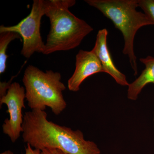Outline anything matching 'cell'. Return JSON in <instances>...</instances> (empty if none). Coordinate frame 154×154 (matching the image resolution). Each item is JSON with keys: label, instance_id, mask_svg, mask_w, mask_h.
Wrapping results in <instances>:
<instances>
[{"label": "cell", "instance_id": "cell-1", "mask_svg": "<svg viewBox=\"0 0 154 154\" xmlns=\"http://www.w3.org/2000/svg\"><path fill=\"white\" fill-rule=\"evenodd\" d=\"M45 110L25 112L22 124L23 141L42 151L56 149L69 154H101L94 142L86 140L80 130L62 126L48 119Z\"/></svg>", "mask_w": 154, "mask_h": 154}, {"label": "cell", "instance_id": "cell-2", "mask_svg": "<svg viewBox=\"0 0 154 154\" xmlns=\"http://www.w3.org/2000/svg\"><path fill=\"white\" fill-rule=\"evenodd\" d=\"M44 3L51 26L43 54L74 49L94 30L69 11L75 4V0H44Z\"/></svg>", "mask_w": 154, "mask_h": 154}, {"label": "cell", "instance_id": "cell-3", "mask_svg": "<svg viewBox=\"0 0 154 154\" xmlns=\"http://www.w3.org/2000/svg\"><path fill=\"white\" fill-rule=\"evenodd\" d=\"M89 5L100 11L121 31L124 39L122 53L127 55L135 75L138 73L134 43L138 30L142 27L154 25L145 14L137 11L138 0H85Z\"/></svg>", "mask_w": 154, "mask_h": 154}, {"label": "cell", "instance_id": "cell-4", "mask_svg": "<svg viewBox=\"0 0 154 154\" xmlns=\"http://www.w3.org/2000/svg\"><path fill=\"white\" fill-rule=\"evenodd\" d=\"M25 90V99L31 110H45L49 107L55 115L66 108L67 103L63 92L66 87L61 82V75L51 70L42 71L29 65L22 79Z\"/></svg>", "mask_w": 154, "mask_h": 154}, {"label": "cell", "instance_id": "cell-5", "mask_svg": "<svg viewBox=\"0 0 154 154\" xmlns=\"http://www.w3.org/2000/svg\"><path fill=\"white\" fill-rule=\"evenodd\" d=\"M45 15L44 0H33L30 14L14 26H0V33L11 31L18 33L22 39L21 54L29 58L35 52L43 53L45 43L40 33L42 18Z\"/></svg>", "mask_w": 154, "mask_h": 154}, {"label": "cell", "instance_id": "cell-6", "mask_svg": "<svg viewBox=\"0 0 154 154\" xmlns=\"http://www.w3.org/2000/svg\"><path fill=\"white\" fill-rule=\"evenodd\" d=\"M25 90L19 83H12L5 95L0 97L1 108L4 104L7 105L9 118L6 119L2 125L3 132L15 143L22 132L24 115L22 109L25 108Z\"/></svg>", "mask_w": 154, "mask_h": 154}, {"label": "cell", "instance_id": "cell-7", "mask_svg": "<svg viewBox=\"0 0 154 154\" xmlns=\"http://www.w3.org/2000/svg\"><path fill=\"white\" fill-rule=\"evenodd\" d=\"M99 72H105V71L94 53L92 51L80 50L76 56L75 71L68 81L69 90L78 92L87 78Z\"/></svg>", "mask_w": 154, "mask_h": 154}, {"label": "cell", "instance_id": "cell-8", "mask_svg": "<svg viewBox=\"0 0 154 154\" xmlns=\"http://www.w3.org/2000/svg\"><path fill=\"white\" fill-rule=\"evenodd\" d=\"M108 31L106 28L99 30L92 51L100 61L105 73L110 75L118 85L128 86L126 76L117 69L114 65L107 45Z\"/></svg>", "mask_w": 154, "mask_h": 154}, {"label": "cell", "instance_id": "cell-9", "mask_svg": "<svg viewBox=\"0 0 154 154\" xmlns=\"http://www.w3.org/2000/svg\"><path fill=\"white\" fill-rule=\"evenodd\" d=\"M140 60L145 65V68L136 79L128 85V98L131 100H136L143 89L148 84H154V57L148 56L140 58Z\"/></svg>", "mask_w": 154, "mask_h": 154}, {"label": "cell", "instance_id": "cell-10", "mask_svg": "<svg viewBox=\"0 0 154 154\" xmlns=\"http://www.w3.org/2000/svg\"><path fill=\"white\" fill-rule=\"evenodd\" d=\"M16 39L22 40L18 33L11 31L0 33V74L5 72L7 68V59L8 56L6 54L7 50L11 42Z\"/></svg>", "mask_w": 154, "mask_h": 154}, {"label": "cell", "instance_id": "cell-11", "mask_svg": "<svg viewBox=\"0 0 154 154\" xmlns=\"http://www.w3.org/2000/svg\"><path fill=\"white\" fill-rule=\"evenodd\" d=\"M138 7L154 23V0H138Z\"/></svg>", "mask_w": 154, "mask_h": 154}, {"label": "cell", "instance_id": "cell-12", "mask_svg": "<svg viewBox=\"0 0 154 154\" xmlns=\"http://www.w3.org/2000/svg\"><path fill=\"white\" fill-rule=\"evenodd\" d=\"M40 154H69L56 149H46L41 151Z\"/></svg>", "mask_w": 154, "mask_h": 154}, {"label": "cell", "instance_id": "cell-13", "mask_svg": "<svg viewBox=\"0 0 154 154\" xmlns=\"http://www.w3.org/2000/svg\"><path fill=\"white\" fill-rule=\"evenodd\" d=\"M27 146H25V154H40L41 151L37 149H33L28 144H26Z\"/></svg>", "mask_w": 154, "mask_h": 154}, {"label": "cell", "instance_id": "cell-14", "mask_svg": "<svg viewBox=\"0 0 154 154\" xmlns=\"http://www.w3.org/2000/svg\"><path fill=\"white\" fill-rule=\"evenodd\" d=\"M1 154H14L13 152L10 150H6L5 151L3 152L2 153H1Z\"/></svg>", "mask_w": 154, "mask_h": 154}, {"label": "cell", "instance_id": "cell-15", "mask_svg": "<svg viewBox=\"0 0 154 154\" xmlns=\"http://www.w3.org/2000/svg\"></svg>", "mask_w": 154, "mask_h": 154}]
</instances>
